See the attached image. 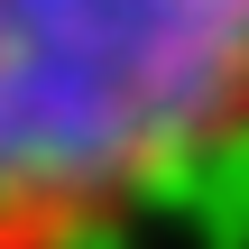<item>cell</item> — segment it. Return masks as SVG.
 Wrapping results in <instances>:
<instances>
[{
    "mask_svg": "<svg viewBox=\"0 0 249 249\" xmlns=\"http://www.w3.org/2000/svg\"><path fill=\"white\" fill-rule=\"evenodd\" d=\"M249 129V0H0V249H83Z\"/></svg>",
    "mask_w": 249,
    "mask_h": 249,
    "instance_id": "obj_1",
    "label": "cell"
}]
</instances>
